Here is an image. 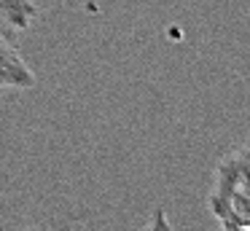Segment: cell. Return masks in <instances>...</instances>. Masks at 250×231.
Masks as SVG:
<instances>
[{
  "mask_svg": "<svg viewBox=\"0 0 250 231\" xmlns=\"http://www.w3.org/2000/svg\"><path fill=\"white\" fill-rule=\"evenodd\" d=\"M207 207L221 229L250 231V143L234 148L215 164Z\"/></svg>",
  "mask_w": 250,
  "mask_h": 231,
  "instance_id": "1",
  "label": "cell"
},
{
  "mask_svg": "<svg viewBox=\"0 0 250 231\" xmlns=\"http://www.w3.org/2000/svg\"><path fill=\"white\" fill-rule=\"evenodd\" d=\"M35 84V73L22 59V54L14 48L0 27V91L6 89H30Z\"/></svg>",
  "mask_w": 250,
  "mask_h": 231,
  "instance_id": "2",
  "label": "cell"
},
{
  "mask_svg": "<svg viewBox=\"0 0 250 231\" xmlns=\"http://www.w3.org/2000/svg\"><path fill=\"white\" fill-rule=\"evenodd\" d=\"M38 16L35 0H0V27L3 30H27Z\"/></svg>",
  "mask_w": 250,
  "mask_h": 231,
  "instance_id": "3",
  "label": "cell"
},
{
  "mask_svg": "<svg viewBox=\"0 0 250 231\" xmlns=\"http://www.w3.org/2000/svg\"><path fill=\"white\" fill-rule=\"evenodd\" d=\"M143 231H172V220H169V215L159 207L156 212L148 218V223H146V229H143Z\"/></svg>",
  "mask_w": 250,
  "mask_h": 231,
  "instance_id": "4",
  "label": "cell"
},
{
  "mask_svg": "<svg viewBox=\"0 0 250 231\" xmlns=\"http://www.w3.org/2000/svg\"><path fill=\"white\" fill-rule=\"evenodd\" d=\"M14 231H51L46 226H24V229H14Z\"/></svg>",
  "mask_w": 250,
  "mask_h": 231,
  "instance_id": "5",
  "label": "cell"
},
{
  "mask_svg": "<svg viewBox=\"0 0 250 231\" xmlns=\"http://www.w3.org/2000/svg\"><path fill=\"white\" fill-rule=\"evenodd\" d=\"M221 231H242V229H221Z\"/></svg>",
  "mask_w": 250,
  "mask_h": 231,
  "instance_id": "6",
  "label": "cell"
}]
</instances>
